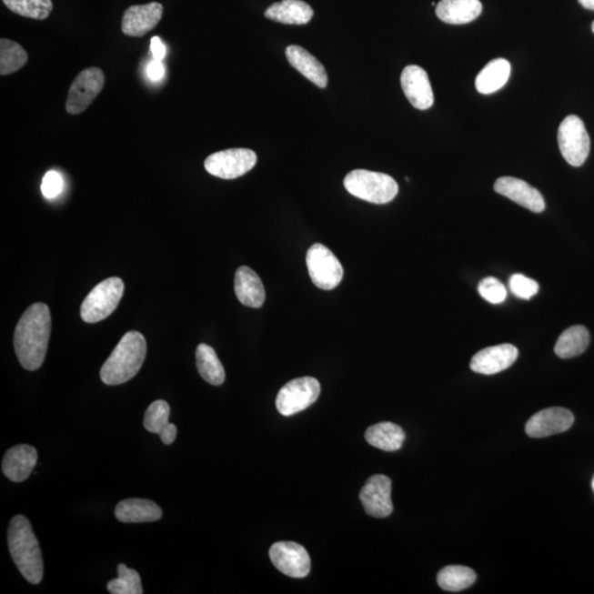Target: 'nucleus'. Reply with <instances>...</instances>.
<instances>
[{
    "instance_id": "obj_1",
    "label": "nucleus",
    "mask_w": 594,
    "mask_h": 594,
    "mask_svg": "<svg viewBox=\"0 0 594 594\" xmlns=\"http://www.w3.org/2000/svg\"><path fill=\"white\" fill-rule=\"evenodd\" d=\"M51 333L50 309L35 303L19 319L15 330L14 345L20 365L28 371L44 365Z\"/></svg>"
},
{
    "instance_id": "obj_2",
    "label": "nucleus",
    "mask_w": 594,
    "mask_h": 594,
    "mask_svg": "<svg viewBox=\"0 0 594 594\" xmlns=\"http://www.w3.org/2000/svg\"><path fill=\"white\" fill-rule=\"evenodd\" d=\"M8 548L21 575L33 585H38L44 579V559L39 541L29 519L24 515H17L10 520Z\"/></svg>"
},
{
    "instance_id": "obj_3",
    "label": "nucleus",
    "mask_w": 594,
    "mask_h": 594,
    "mask_svg": "<svg viewBox=\"0 0 594 594\" xmlns=\"http://www.w3.org/2000/svg\"><path fill=\"white\" fill-rule=\"evenodd\" d=\"M146 356V341L139 331H129L101 369V378L105 385L119 386L128 382L141 369Z\"/></svg>"
},
{
    "instance_id": "obj_4",
    "label": "nucleus",
    "mask_w": 594,
    "mask_h": 594,
    "mask_svg": "<svg viewBox=\"0 0 594 594\" xmlns=\"http://www.w3.org/2000/svg\"><path fill=\"white\" fill-rule=\"evenodd\" d=\"M344 186L351 196L373 204H387L398 196L396 180L385 173L355 170L348 173Z\"/></svg>"
},
{
    "instance_id": "obj_5",
    "label": "nucleus",
    "mask_w": 594,
    "mask_h": 594,
    "mask_svg": "<svg viewBox=\"0 0 594 594\" xmlns=\"http://www.w3.org/2000/svg\"><path fill=\"white\" fill-rule=\"evenodd\" d=\"M124 291L122 278L109 277L99 283L82 304L81 317L84 322L94 324L107 318L117 308Z\"/></svg>"
},
{
    "instance_id": "obj_6",
    "label": "nucleus",
    "mask_w": 594,
    "mask_h": 594,
    "mask_svg": "<svg viewBox=\"0 0 594 594\" xmlns=\"http://www.w3.org/2000/svg\"><path fill=\"white\" fill-rule=\"evenodd\" d=\"M559 145L562 156L572 166H581L590 154V136L578 116H568L559 126Z\"/></svg>"
},
{
    "instance_id": "obj_7",
    "label": "nucleus",
    "mask_w": 594,
    "mask_h": 594,
    "mask_svg": "<svg viewBox=\"0 0 594 594\" xmlns=\"http://www.w3.org/2000/svg\"><path fill=\"white\" fill-rule=\"evenodd\" d=\"M320 385L317 378L303 377L287 383L277 397V409L283 417H292L317 402Z\"/></svg>"
},
{
    "instance_id": "obj_8",
    "label": "nucleus",
    "mask_w": 594,
    "mask_h": 594,
    "mask_svg": "<svg viewBox=\"0 0 594 594\" xmlns=\"http://www.w3.org/2000/svg\"><path fill=\"white\" fill-rule=\"evenodd\" d=\"M307 266L313 283L322 290H333L343 280V266L337 257L322 244H315L308 249Z\"/></svg>"
},
{
    "instance_id": "obj_9",
    "label": "nucleus",
    "mask_w": 594,
    "mask_h": 594,
    "mask_svg": "<svg viewBox=\"0 0 594 594\" xmlns=\"http://www.w3.org/2000/svg\"><path fill=\"white\" fill-rule=\"evenodd\" d=\"M257 155L249 149H228L210 155L205 160V169L214 176L234 180L254 169Z\"/></svg>"
},
{
    "instance_id": "obj_10",
    "label": "nucleus",
    "mask_w": 594,
    "mask_h": 594,
    "mask_svg": "<svg viewBox=\"0 0 594 594\" xmlns=\"http://www.w3.org/2000/svg\"><path fill=\"white\" fill-rule=\"evenodd\" d=\"M105 76L101 68L88 67L82 71L73 81L65 104L68 114L78 115L86 112L94 99L102 93Z\"/></svg>"
},
{
    "instance_id": "obj_11",
    "label": "nucleus",
    "mask_w": 594,
    "mask_h": 594,
    "mask_svg": "<svg viewBox=\"0 0 594 594\" xmlns=\"http://www.w3.org/2000/svg\"><path fill=\"white\" fill-rule=\"evenodd\" d=\"M269 554L277 569L288 577L305 578L311 570V559L307 550L292 541L273 544Z\"/></svg>"
},
{
    "instance_id": "obj_12",
    "label": "nucleus",
    "mask_w": 594,
    "mask_h": 594,
    "mask_svg": "<svg viewBox=\"0 0 594 594\" xmlns=\"http://www.w3.org/2000/svg\"><path fill=\"white\" fill-rule=\"evenodd\" d=\"M392 482L383 475L372 476L360 491V501L372 518H388L393 512Z\"/></svg>"
},
{
    "instance_id": "obj_13",
    "label": "nucleus",
    "mask_w": 594,
    "mask_h": 594,
    "mask_svg": "<svg viewBox=\"0 0 594 594\" xmlns=\"http://www.w3.org/2000/svg\"><path fill=\"white\" fill-rule=\"evenodd\" d=\"M574 422V414L568 409L550 408L533 415L525 426V430L529 438H543L566 432Z\"/></svg>"
},
{
    "instance_id": "obj_14",
    "label": "nucleus",
    "mask_w": 594,
    "mask_h": 594,
    "mask_svg": "<svg viewBox=\"0 0 594 594\" xmlns=\"http://www.w3.org/2000/svg\"><path fill=\"white\" fill-rule=\"evenodd\" d=\"M401 86L404 94H406L413 107L426 110L433 106V88L424 68L418 65H408L404 68L401 76Z\"/></svg>"
},
{
    "instance_id": "obj_15",
    "label": "nucleus",
    "mask_w": 594,
    "mask_h": 594,
    "mask_svg": "<svg viewBox=\"0 0 594 594\" xmlns=\"http://www.w3.org/2000/svg\"><path fill=\"white\" fill-rule=\"evenodd\" d=\"M518 357L517 347L509 344L488 347L473 356L470 367L480 375H497L511 367Z\"/></svg>"
},
{
    "instance_id": "obj_16",
    "label": "nucleus",
    "mask_w": 594,
    "mask_h": 594,
    "mask_svg": "<svg viewBox=\"0 0 594 594\" xmlns=\"http://www.w3.org/2000/svg\"><path fill=\"white\" fill-rule=\"evenodd\" d=\"M494 191L506 196L533 213H541L545 209V199L539 189L519 178L504 176L494 184Z\"/></svg>"
},
{
    "instance_id": "obj_17",
    "label": "nucleus",
    "mask_w": 594,
    "mask_h": 594,
    "mask_svg": "<svg viewBox=\"0 0 594 594\" xmlns=\"http://www.w3.org/2000/svg\"><path fill=\"white\" fill-rule=\"evenodd\" d=\"M163 17L160 3L135 5L126 10L122 21V30L126 35L144 36L154 30Z\"/></svg>"
},
{
    "instance_id": "obj_18",
    "label": "nucleus",
    "mask_w": 594,
    "mask_h": 594,
    "mask_svg": "<svg viewBox=\"0 0 594 594\" xmlns=\"http://www.w3.org/2000/svg\"><path fill=\"white\" fill-rule=\"evenodd\" d=\"M36 464H38V453L35 447L18 445L5 454L2 470L9 480L23 482L28 479Z\"/></svg>"
},
{
    "instance_id": "obj_19",
    "label": "nucleus",
    "mask_w": 594,
    "mask_h": 594,
    "mask_svg": "<svg viewBox=\"0 0 594 594\" xmlns=\"http://www.w3.org/2000/svg\"><path fill=\"white\" fill-rule=\"evenodd\" d=\"M235 292L245 307L259 308L264 305L266 291L261 278L248 267H240L235 276Z\"/></svg>"
},
{
    "instance_id": "obj_20",
    "label": "nucleus",
    "mask_w": 594,
    "mask_h": 594,
    "mask_svg": "<svg viewBox=\"0 0 594 594\" xmlns=\"http://www.w3.org/2000/svg\"><path fill=\"white\" fill-rule=\"evenodd\" d=\"M286 55L290 65L307 80L320 88L327 86V72H326L322 63L309 54L308 51L303 49L302 46L290 45L287 47Z\"/></svg>"
},
{
    "instance_id": "obj_21",
    "label": "nucleus",
    "mask_w": 594,
    "mask_h": 594,
    "mask_svg": "<svg viewBox=\"0 0 594 594\" xmlns=\"http://www.w3.org/2000/svg\"><path fill=\"white\" fill-rule=\"evenodd\" d=\"M170 406L163 399L151 403L145 413L144 426L150 433L160 436L163 444L175 443L177 435L176 426L169 422Z\"/></svg>"
},
{
    "instance_id": "obj_22",
    "label": "nucleus",
    "mask_w": 594,
    "mask_h": 594,
    "mask_svg": "<svg viewBox=\"0 0 594 594\" xmlns=\"http://www.w3.org/2000/svg\"><path fill=\"white\" fill-rule=\"evenodd\" d=\"M116 518L123 523L156 522L162 518V508L156 503L145 498H128L117 504Z\"/></svg>"
},
{
    "instance_id": "obj_23",
    "label": "nucleus",
    "mask_w": 594,
    "mask_h": 594,
    "mask_svg": "<svg viewBox=\"0 0 594 594\" xmlns=\"http://www.w3.org/2000/svg\"><path fill=\"white\" fill-rule=\"evenodd\" d=\"M482 13L480 0H441L436 7L438 17L449 25H465Z\"/></svg>"
},
{
    "instance_id": "obj_24",
    "label": "nucleus",
    "mask_w": 594,
    "mask_h": 594,
    "mask_svg": "<svg viewBox=\"0 0 594 594\" xmlns=\"http://www.w3.org/2000/svg\"><path fill=\"white\" fill-rule=\"evenodd\" d=\"M267 19L284 25H307L312 20L314 10L302 0H283L266 10Z\"/></svg>"
},
{
    "instance_id": "obj_25",
    "label": "nucleus",
    "mask_w": 594,
    "mask_h": 594,
    "mask_svg": "<svg viewBox=\"0 0 594 594\" xmlns=\"http://www.w3.org/2000/svg\"><path fill=\"white\" fill-rule=\"evenodd\" d=\"M366 440L378 449L385 451H397L402 448L406 433L398 425L390 422H382L371 426L367 429Z\"/></svg>"
},
{
    "instance_id": "obj_26",
    "label": "nucleus",
    "mask_w": 594,
    "mask_h": 594,
    "mask_svg": "<svg viewBox=\"0 0 594 594\" xmlns=\"http://www.w3.org/2000/svg\"><path fill=\"white\" fill-rule=\"evenodd\" d=\"M511 75V65L506 59L488 62L476 78L477 91L488 95L496 93L506 86Z\"/></svg>"
},
{
    "instance_id": "obj_27",
    "label": "nucleus",
    "mask_w": 594,
    "mask_h": 594,
    "mask_svg": "<svg viewBox=\"0 0 594 594\" xmlns=\"http://www.w3.org/2000/svg\"><path fill=\"white\" fill-rule=\"evenodd\" d=\"M589 343H590V335L585 326H572L557 340L555 352L562 359L575 358L587 350Z\"/></svg>"
},
{
    "instance_id": "obj_28",
    "label": "nucleus",
    "mask_w": 594,
    "mask_h": 594,
    "mask_svg": "<svg viewBox=\"0 0 594 594\" xmlns=\"http://www.w3.org/2000/svg\"><path fill=\"white\" fill-rule=\"evenodd\" d=\"M196 366L199 375L212 386H222L226 373L222 362L212 347L201 344L196 349Z\"/></svg>"
},
{
    "instance_id": "obj_29",
    "label": "nucleus",
    "mask_w": 594,
    "mask_h": 594,
    "mask_svg": "<svg viewBox=\"0 0 594 594\" xmlns=\"http://www.w3.org/2000/svg\"><path fill=\"white\" fill-rule=\"evenodd\" d=\"M476 579V572L464 566L445 567L438 576V586L449 592L466 590L475 583Z\"/></svg>"
},
{
    "instance_id": "obj_30",
    "label": "nucleus",
    "mask_w": 594,
    "mask_h": 594,
    "mask_svg": "<svg viewBox=\"0 0 594 594\" xmlns=\"http://www.w3.org/2000/svg\"><path fill=\"white\" fill-rule=\"evenodd\" d=\"M27 62V52L17 42L0 40V76L13 75L21 70Z\"/></svg>"
},
{
    "instance_id": "obj_31",
    "label": "nucleus",
    "mask_w": 594,
    "mask_h": 594,
    "mask_svg": "<svg viewBox=\"0 0 594 594\" xmlns=\"http://www.w3.org/2000/svg\"><path fill=\"white\" fill-rule=\"evenodd\" d=\"M3 2L14 14L36 20L46 19L54 9L52 0H3Z\"/></svg>"
},
{
    "instance_id": "obj_32",
    "label": "nucleus",
    "mask_w": 594,
    "mask_h": 594,
    "mask_svg": "<svg viewBox=\"0 0 594 594\" xmlns=\"http://www.w3.org/2000/svg\"><path fill=\"white\" fill-rule=\"evenodd\" d=\"M118 578L108 582L107 590L112 594H142L144 589L138 572L124 564L117 567Z\"/></svg>"
},
{
    "instance_id": "obj_33",
    "label": "nucleus",
    "mask_w": 594,
    "mask_h": 594,
    "mask_svg": "<svg viewBox=\"0 0 594 594\" xmlns=\"http://www.w3.org/2000/svg\"><path fill=\"white\" fill-rule=\"evenodd\" d=\"M480 296L491 304H501L506 301L508 292L506 287L494 277H486L479 283Z\"/></svg>"
},
{
    "instance_id": "obj_34",
    "label": "nucleus",
    "mask_w": 594,
    "mask_h": 594,
    "mask_svg": "<svg viewBox=\"0 0 594 594\" xmlns=\"http://www.w3.org/2000/svg\"><path fill=\"white\" fill-rule=\"evenodd\" d=\"M509 290L515 297L523 299L532 298L539 293V283L523 275H513L509 278Z\"/></svg>"
},
{
    "instance_id": "obj_35",
    "label": "nucleus",
    "mask_w": 594,
    "mask_h": 594,
    "mask_svg": "<svg viewBox=\"0 0 594 594\" xmlns=\"http://www.w3.org/2000/svg\"><path fill=\"white\" fill-rule=\"evenodd\" d=\"M65 187V181L60 175L55 171L47 172L42 180L41 192L47 199H54L60 196Z\"/></svg>"
},
{
    "instance_id": "obj_36",
    "label": "nucleus",
    "mask_w": 594,
    "mask_h": 594,
    "mask_svg": "<svg viewBox=\"0 0 594 594\" xmlns=\"http://www.w3.org/2000/svg\"><path fill=\"white\" fill-rule=\"evenodd\" d=\"M151 52L155 60L163 61L166 56V46L162 44L159 36H154L151 40Z\"/></svg>"
},
{
    "instance_id": "obj_37",
    "label": "nucleus",
    "mask_w": 594,
    "mask_h": 594,
    "mask_svg": "<svg viewBox=\"0 0 594 594\" xmlns=\"http://www.w3.org/2000/svg\"><path fill=\"white\" fill-rule=\"evenodd\" d=\"M148 76L151 80L159 81L165 76V67H163L162 61H156L150 63L148 67Z\"/></svg>"
},
{
    "instance_id": "obj_38",
    "label": "nucleus",
    "mask_w": 594,
    "mask_h": 594,
    "mask_svg": "<svg viewBox=\"0 0 594 594\" xmlns=\"http://www.w3.org/2000/svg\"><path fill=\"white\" fill-rule=\"evenodd\" d=\"M579 3L583 8L594 10V0H579Z\"/></svg>"
},
{
    "instance_id": "obj_39",
    "label": "nucleus",
    "mask_w": 594,
    "mask_h": 594,
    "mask_svg": "<svg viewBox=\"0 0 594 594\" xmlns=\"http://www.w3.org/2000/svg\"><path fill=\"white\" fill-rule=\"evenodd\" d=\"M591 29H592V33L594 34V21H593V24L591 25Z\"/></svg>"
},
{
    "instance_id": "obj_40",
    "label": "nucleus",
    "mask_w": 594,
    "mask_h": 594,
    "mask_svg": "<svg viewBox=\"0 0 594 594\" xmlns=\"http://www.w3.org/2000/svg\"><path fill=\"white\" fill-rule=\"evenodd\" d=\"M592 486H593V488H594V479H593V483H592Z\"/></svg>"
}]
</instances>
